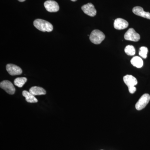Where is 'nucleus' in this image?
<instances>
[{
    "mask_svg": "<svg viewBox=\"0 0 150 150\" xmlns=\"http://www.w3.org/2000/svg\"><path fill=\"white\" fill-rule=\"evenodd\" d=\"M150 100V96L148 93H145L143 95L138 102L136 103V108L137 110H140L145 108L148 104Z\"/></svg>",
    "mask_w": 150,
    "mask_h": 150,
    "instance_id": "3",
    "label": "nucleus"
},
{
    "mask_svg": "<svg viewBox=\"0 0 150 150\" xmlns=\"http://www.w3.org/2000/svg\"><path fill=\"white\" fill-rule=\"evenodd\" d=\"M81 9L83 12L89 16L93 17L96 15V9L95 8L94 6L91 3H88L83 6Z\"/></svg>",
    "mask_w": 150,
    "mask_h": 150,
    "instance_id": "7",
    "label": "nucleus"
},
{
    "mask_svg": "<svg viewBox=\"0 0 150 150\" xmlns=\"http://www.w3.org/2000/svg\"><path fill=\"white\" fill-rule=\"evenodd\" d=\"M129 26L128 22L121 18L116 19L114 21V27L117 30H123L127 28Z\"/></svg>",
    "mask_w": 150,
    "mask_h": 150,
    "instance_id": "9",
    "label": "nucleus"
},
{
    "mask_svg": "<svg viewBox=\"0 0 150 150\" xmlns=\"http://www.w3.org/2000/svg\"><path fill=\"white\" fill-rule=\"evenodd\" d=\"M29 92L34 96L45 95L46 94V90L44 88L38 86L32 87L30 89Z\"/></svg>",
    "mask_w": 150,
    "mask_h": 150,
    "instance_id": "12",
    "label": "nucleus"
},
{
    "mask_svg": "<svg viewBox=\"0 0 150 150\" xmlns=\"http://www.w3.org/2000/svg\"><path fill=\"white\" fill-rule=\"evenodd\" d=\"M71 1H72L75 2V1H77V0H71Z\"/></svg>",
    "mask_w": 150,
    "mask_h": 150,
    "instance_id": "20",
    "label": "nucleus"
},
{
    "mask_svg": "<svg viewBox=\"0 0 150 150\" xmlns=\"http://www.w3.org/2000/svg\"><path fill=\"white\" fill-rule=\"evenodd\" d=\"M22 95L25 98L26 101L28 103H35L38 101L37 98L35 97V96L29 92L24 91H23Z\"/></svg>",
    "mask_w": 150,
    "mask_h": 150,
    "instance_id": "13",
    "label": "nucleus"
},
{
    "mask_svg": "<svg viewBox=\"0 0 150 150\" xmlns=\"http://www.w3.org/2000/svg\"><path fill=\"white\" fill-rule=\"evenodd\" d=\"M131 64L134 67L138 68H141L143 67L144 63L142 58L139 56H135L131 59Z\"/></svg>",
    "mask_w": 150,
    "mask_h": 150,
    "instance_id": "14",
    "label": "nucleus"
},
{
    "mask_svg": "<svg viewBox=\"0 0 150 150\" xmlns=\"http://www.w3.org/2000/svg\"><path fill=\"white\" fill-rule=\"evenodd\" d=\"M133 13L139 16L150 19V13L148 12H145L144 9L140 6H136L133 9Z\"/></svg>",
    "mask_w": 150,
    "mask_h": 150,
    "instance_id": "10",
    "label": "nucleus"
},
{
    "mask_svg": "<svg viewBox=\"0 0 150 150\" xmlns=\"http://www.w3.org/2000/svg\"><path fill=\"white\" fill-rule=\"evenodd\" d=\"M27 79L25 77L17 78L14 81L15 85L19 88L22 87L27 81Z\"/></svg>",
    "mask_w": 150,
    "mask_h": 150,
    "instance_id": "15",
    "label": "nucleus"
},
{
    "mask_svg": "<svg viewBox=\"0 0 150 150\" xmlns=\"http://www.w3.org/2000/svg\"><path fill=\"white\" fill-rule=\"evenodd\" d=\"M0 87L9 94L13 95L15 92V88L13 85L10 81L4 80L1 82Z\"/></svg>",
    "mask_w": 150,
    "mask_h": 150,
    "instance_id": "5",
    "label": "nucleus"
},
{
    "mask_svg": "<svg viewBox=\"0 0 150 150\" xmlns=\"http://www.w3.org/2000/svg\"><path fill=\"white\" fill-rule=\"evenodd\" d=\"M125 52L129 56H133L136 54V50L132 45H128L125 48Z\"/></svg>",
    "mask_w": 150,
    "mask_h": 150,
    "instance_id": "16",
    "label": "nucleus"
},
{
    "mask_svg": "<svg viewBox=\"0 0 150 150\" xmlns=\"http://www.w3.org/2000/svg\"><path fill=\"white\" fill-rule=\"evenodd\" d=\"M44 7L46 10L49 12H56L59 10L58 3L53 0H48L44 4Z\"/></svg>",
    "mask_w": 150,
    "mask_h": 150,
    "instance_id": "6",
    "label": "nucleus"
},
{
    "mask_svg": "<svg viewBox=\"0 0 150 150\" xmlns=\"http://www.w3.org/2000/svg\"><path fill=\"white\" fill-rule=\"evenodd\" d=\"M105 38L104 33L99 30H94L90 35L89 38L92 43L95 44H100Z\"/></svg>",
    "mask_w": 150,
    "mask_h": 150,
    "instance_id": "2",
    "label": "nucleus"
},
{
    "mask_svg": "<svg viewBox=\"0 0 150 150\" xmlns=\"http://www.w3.org/2000/svg\"><path fill=\"white\" fill-rule=\"evenodd\" d=\"M148 53V49L147 47L142 46L140 48L139 55L143 59H146L147 58Z\"/></svg>",
    "mask_w": 150,
    "mask_h": 150,
    "instance_id": "17",
    "label": "nucleus"
},
{
    "mask_svg": "<svg viewBox=\"0 0 150 150\" xmlns=\"http://www.w3.org/2000/svg\"><path fill=\"white\" fill-rule=\"evenodd\" d=\"M124 38L126 40L137 42L139 40L140 35L133 28H129L124 35Z\"/></svg>",
    "mask_w": 150,
    "mask_h": 150,
    "instance_id": "4",
    "label": "nucleus"
},
{
    "mask_svg": "<svg viewBox=\"0 0 150 150\" xmlns=\"http://www.w3.org/2000/svg\"><path fill=\"white\" fill-rule=\"evenodd\" d=\"M123 81L128 87L135 86L137 85L138 81L136 78L132 75H127L123 77Z\"/></svg>",
    "mask_w": 150,
    "mask_h": 150,
    "instance_id": "11",
    "label": "nucleus"
},
{
    "mask_svg": "<svg viewBox=\"0 0 150 150\" xmlns=\"http://www.w3.org/2000/svg\"><path fill=\"white\" fill-rule=\"evenodd\" d=\"M129 92L131 93H134L137 91V88L135 86H131L128 87Z\"/></svg>",
    "mask_w": 150,
    "mask_h": 150,
    "instance_id": "18",
    "label": "nucleus"
},
{
    "mask_svg": "<svg viewBox=\"0 0 150 150\" xmlns=\"http://www.w3.org/2000/svg\"><path fill=\"white\" fill-rule=\"evenodd\" d=\"M6 69L8 74L11 76L21 75L22 73V70L20 67L13 64L7 65Z\"/></svg>",
    "mask_w": 150,
    "mask_h": 150,
    "instance_id": "8",
    "label": "nucleus"
},
{
    "mask_svg": "<svg viewBox=\"0 0 150 150\" xmlns=\"http://www.w3.org/2000/svg\"><path fill=\"white\" fill-rule=\"evenodd\" d=\"M18 1L20 2H23L25 1V0H18Z\"/></svg>",
    "mask_w": 150,
    "mask_h": 150,
    "instance_id": "19",
    "label": "nucleus"
},
{
    "mask_svg": "<svg viewBox=\"0 0 150 150\" xmlns=\"http://www.w3.org/2000/svg\"><path fill=\"white\" fill-rule=\"evenodd\" d=\"M33 25L37 29L42 32H50L53 30V25L50 22L41 19H35Z\"/></svg>",
    "mask_w": 150,
    "mask_h": 150,
    "instance_id": "1",
    "label": "nucleus"
}]
</instances>
